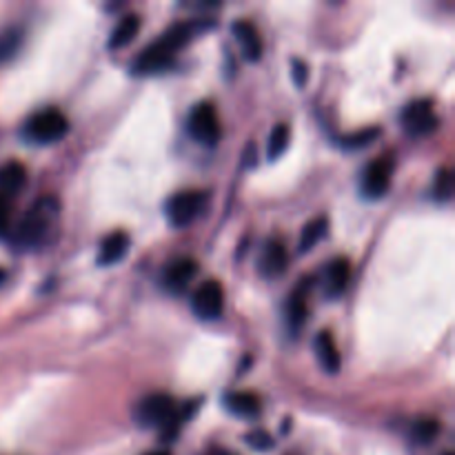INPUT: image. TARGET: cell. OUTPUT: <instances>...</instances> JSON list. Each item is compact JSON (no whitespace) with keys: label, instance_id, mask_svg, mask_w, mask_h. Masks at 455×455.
I'll return each instance as SVG.
<instances>
[{"label":"cell","instance_id":"cell-11","mask_svg":"<svg viewBox=\"0 0 455 455\" xmlns=\"http://www.w3.org/2000/svg\"><path fill=\"white\" fill-rule=\"evenodd\" d=\"M196 274H198V262L194 258H176L164 269L163 287L172 293H185Z\"/></svg>","mask_w":455,"mask_h":455},{"label":"cell","instance_id":"cell-23","mask_svg":"<svg viewBox=\"0 0 455 455\" xmlns=\"http://www.w3.org/2000/svg\"><path fill=\"white\" fill-rule=\"evenodd\" d=\"M440 434V422L435 418H420L411 425V440L416 444H431Z\"/></svg>","mask_w":455,"mask_h":455},{"label":"cell","instance_id":"cell-19","mask_svg":"<svg viewBox=\"0 0 455 455\" xmlns=\"http://www.w3.org/2000/svg\"><path fill=\"white\" fill-rule=\"evenodd\" d=\"M27 182V167L18 160H9V163L0 164V194L12 198L13 194L25 187Z\"/></svg>","mask_w":455,"mask_h":455},{"label":"cell","instance_id":"cell-30","mask_svg":"<svg viewBox=\"0 0 455 455\" xmlns=\"http://www.w3.org/2000/svg\"><path fill=\"white\" fill-rule=\"evenodd\" d=\"M147 455H169V453H164V451H158V453H147Z\"/></svg>","mask_w":455,"mask_h":455},{"label":"cell","instance_id":"cell-18","mask_svg":"<svg viewBox=\"0 0 455 455\" xmlns=\"http://www.w3.org/2000/svg\"><path fill=\"white\" fill-rule=\"evenodd\" d=\"M140 25H142V18L138 16V13H127V16H123L118 22H116L114 29H111L109 40H107V47L114 49V52L116 49L127 47V44L138 36Z\"/></svg>","mask_w":455,"mask_h":455},{"label":"cell","instance_id":"cell-8","mask_svg":"<svg viewBox=\"0 0 455 455\" xmlns=\"http://www.w3.org/2000/svg\"><path fill=\"white\" fill-rule=\"evenodd\" d=\"M191 311L200 320H218L225 314V289L218 280H204L191 296Z\"/></svg>","mask_w":455,"mask_h":455},{"label":"cell","instance_id":"cell-15","mask_svg":"<svg viewBox=\"0 0 455 455\" xmlns=\"http://www.w3.org/2000/svg\"><path fill=\"white\" fill-rule=\"evenodd\" d=\"M314 349L315 355H318V363L329 376H336L342 367V358H340V349L336 345V338L331 336L329 331H320L314 340Z\"/></svg>","mask_w":455,"mask_h":455},{"label":"cell","instance_id":"cell-17","mask_svg":"<svg viewBox=\"0 0 455 455\" xmlns=\"http://www.w3.org/2000/svg\"><path fill=\"white\" fill-rule=\"evenodd\" d=\"M129 244H132V238H129L124 231H114V234H109L100 243V251H98V265L109 267V265H116V262H120L124 256H127Z\"/></svg>","mask_w":455,"mask_h":455},{"label":"cell","instance_id":"cell-21","mask_svg":"<svg viewBox=\"0 0 455 455\" xmlns=\"http://www.w3.org/2000/svg\"><path fill=\"white\" fill-rule=\"evenodd\" d=\"M289 140H291V129L287 123H278L269 133V140H267V158L278 160L280 156L287 151Z\"/></svg>","mask_w":455,"mask_h":455},{"label":"cell","instance_id":"cell-7","mask_svg":"<svg viewBox=\"0 0 455 455\" xmlns=\"http://www.w3.org/2000/svg\"><path fill=\"white\" fill-rule=\"evenodd\" d=\"M187 129H189V136L194 138L200 145L213 147L222 136V124L218 118V111L213 107V102L203 100L191 109L189 120H187Z\"/></svg>","mask_w":455,"mask_h":455},{"label":"cell","instance_id":"cell-31","mask_svg":"<svg viewBox=\"0 0 455 455\" xmlns=\"http://www.w3.org/2000/svg\"><path fill=\"white\" fill-rule=\"evenodd\" d=\"M444 455H453V453H444Z\"/></svg>","mask_w":455,"mask_h":455},{"label":"cell","instance_id":"cell-13","mask_svg":"<svg viewBox=\"0 0 455 455\" xmlns=\"http://www.w3.org/2000/svg\"><path fill=\"white\" fill-rule=\"evenodd\" d=\"M351 280V262L349 258L338 256L324 269V293L329 298H340L347 291Z\"/></svg>","mask_w":455,"mask_h":455},{"label":"cell","instance_id":"cell-16","mask_svg":"<svg viewBox=\"0 0 455 455\" xmlns=\"http://www.w3.org/2000/svg\"><path fill=\"white\" fill-rule=\"evenodd\" d=\"M222 403H225L227 411L238 418H244V420L260 416V398L251 394V391H231V394L225 395Z\"/></svg>","mask_w":455,"mask_h":455},{"label":"cell","instance_id":"cell-26","mask_svg":"<svg viewBox=\"0 0 455 455\" xmlns=\"http://www.w3.org/2000/svg\"><path fill=\"white\" fill-rule=\"evenodd\" d=\"M12 231V200L0 194V238Z\"/></svg>","mask_w":455,"mask_h":455},{"label":"cell","instance_id":"cell-12","mask_svg":"<svg viewBox=\"0 0 455 455\" xmlns=\"http://www.w3.org/2000/svg\"><path fill=\"white\" fill-rule=\"evenodd\" d=\"M314 278H302L300 284L289 293L287 307H284V315H287V324L291 331H300L307 323V315H309V309H307V296H309V289Z\"/></svg>","mask_w":455,"mask_h":455},{"label":"cell","instance_id":"cell-3","mask_svg":"<svg viewBox=\"0 0 455 455\" xmlns=\"http://www.w3.org/2000/svg\"><path fill=\"white\" fill-rule=\"evenodd\" d=\"M67 132H69V120L58 107H44V109L36 111L22 129L27 140L36 142V145H52V142L62 140Z\"/></svg>","mask_w":455,"mask_h":455},{"label":"cell","instance_id":"cell-24","mask_svg":"<svg viewBox=\"0 0 455 455\" xmlns=\"http://www.w3.org/2000/svg\"><path fill=\"white\" fill-rule=\"evenodd\" d=\"M376 138H380V127H364L340 136V147H345V149H363V147L371 145Z\"/></svg>","mask_w":455,"mask_h":455},{"label":"cell","instance_id":"cell-4","mask_svg":"<svg viewBox=\"0 0 455 455\" xmlns=\"http://www.w3.org/2000/svg\"><path fill=\"white\" fill-rule=\"evenodd\" d=\"M176 403L167 394H149L136 404L133 418L145 429H158V427H172L176 422Z\"/></svg>","mask_w":455,"mask_h":455},{"label":"cell","instance_id":"cell-1","mask_svg":"<svg viewBox=\"0 0 455 455\" xmlns=\"http://www.w3.org/2000/svg\"><path fill=\"white\" fill-rule=\"evenodd\" d=\"M207 25H212V22L180 20L176 22V25L169 27V29H164L163 36H160L154 44L142 49L140 56L133 60L132 74L149 76V74H160V71H164L169 65H172L178 49L185 47V44L189 43L198 31H203Z\"/></svg>","mask_w":455,"mask_h":455},{"label":"cell","instance_id":"cell-9","mask_svg":"<svg viewBox=\"0 0 455 455\" xmlns=\"http://www.w3.org/2000/svg\"><path fill=\"white\" fill-rule=\"evenodd\" d=\"M391 176H394V160H391V156H378L363 172V178H360V194L371 200L382 198L389 191Z\"/></svg>","mask_w":455,"mask_h":455},{"label":"cell","instance_id":"cell-22","mask_svg":"<svg viewBox=\"0 0 455 455\" xmlns=\"http://www.w3.org/2000/svg\"><path fill=\"white\" fill-rule=\"evenodd\" d=\"M22 36H25L22 27H7L4 31H0V62H7L9 58L16 56L22 44Z\"/></svg>","mask_w":455,"mask_h":455},{"label":"cell","instance_id":"cell-2","mask_svg":"<svg viewBox=\"0 0 455 455\" xmlns=\"http://www.w3.org/2000/svg\"><path fill=\"white\" fill-rule=\"evenodd\" d=\"M58 213H60V204L53 196H44V198L36 200L27 209L25 216L16 222V227L9 231L13 247L22 249V251L43 247L49 235H52L53 227H56Z\"/></svg>","mask_w":455,"mask_h":455},{"label":"cell","instance_id":"cell-28","mask_svg":"<svg viewBox=\"0 0 455 455\" xmlns=\"http://www.w3.org/2000/svg\"><path fill=\"white\" fill-rule=\"evenodd\" d=\"M291 69H293V83L298 84V87H305L307 84V65L305 60H300V58H296V60L291 62Z\"/></svg>","mask_w":455,"mask_h":455},{"label":"cell","instance_id":"cell-5","mask_svg":"<svg viewBox=\"0 0 455 455\" xmlns=\"http://www.w3.org/2000/svg\"><path fill=\"white\" fill-rule=\"evenodd\" d=\"M209 194L203 189H187L180 191V194L172 196L164 204V213H167V220L172 222L173 227L182 229V227L191 225L200 213L207 207Z\"/></svg>","mask_w":455,"mask_h":455},{"label":"cell","instance_id":"cell-14","mask_svg":"<svg viewBox=\"0 0 455 455\" xmlns=\"http://www.w3.org/2000/svg\"><path fill=\"white\" fill-rule=\"evenodd\" d=\"M234 36L238 40L243 56L249 62H258L262 58V38L258 27L251 20H238L234 22Z\"/></svg>","mask_w":455,"mask_h":455},{"label":"cell","instance_id":"cell-25","mask_svg":"<svg viewBox=\"0 0 455 455\" xmlns=\"http://www.w3.org/2000/svg\"><path fill=\"white\" fill-rule=\"evenodd\" d=\"M431 196H434L438 203H449V200H451V196H453V172L451 169L443 167L438 173H435Z\"/></svg>","mask_w":455,"mask_h":455},{"label":"cell","instance_id":"cell-27","mask_svg":"<svg viewBox=\"0 0 455 455\" xmlns=\"http://www.w3.org/2000/svg\"><path fill=\"white\" fill-rule=\"evenodd\" d=\"M247 444L258 451H269L274 447V438L267 431H251V434H247Z\"/></svg>","mask_w":455,"mask_h":455},{"label":"cell","instance_id":"cell-20","mask_svg":"<svg viewBox=\"0 0 455 455\" xmlns=\"http://www.w3.org/2000/svg\"><path fill=\"white\" fill-rule=\"evenodd\" d=\"M329 234V218L327 216H318L314 218V220H309L305 225V229H302L300 234V253H307L311 251V249L315 247V244L323 243L324 238H327Z\"/></svg>","mask_w":455,"mask_h":455},{"label":"cell","instance_id":"cell-6","mask_svg":"<svg viewBox=\"0 0 455 455\" xmlns=\"http://www.w3.org/2000/svg\"><path fill=\"white\" fill-rule=\"evenodd\" d=\"M400 123H403L404 132L411 138H427L438 129L440 118L435 114V107L431 98H416L409 102L400 114Z\"/></svg>","mask_w":455,"mask_h":455},{"label":"cell","instance_id":"cell-10","mask_svg":"<svg viewBox=\"0 0 455 455\" xmlns=\"http://www.w3.org/2000/svg\"><path fill=\"white\" fill-rule=\"evenodd\" d=\"M289 265V253L287 247H284L283 240L278 238H269L262 247L260 258H258V271L265 275L267 280L280 278V275L287 271Z\"/></svg>","mask_w":455,"mask_h":455},{"label":"cell","instance_id":"cell-29","mask_svg":"<svg viewBox=\"0 0 455 455\" xmlns=\"http://www.w3.org/2000/svg\"><path fill=\"white\" fill-rule=\"evenodd\" d=\"M243 160H244V164H251L253 160H256V147L249 145L247 151H244V154H243Z\"/></svg>","mask_w":455,"mask_h":455}]
</instances>
